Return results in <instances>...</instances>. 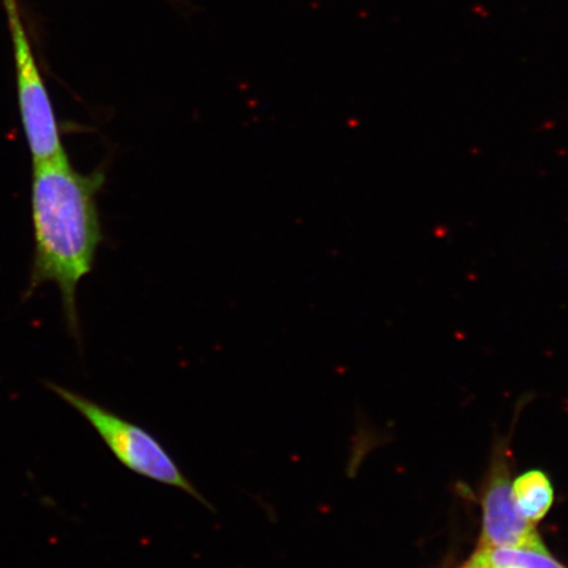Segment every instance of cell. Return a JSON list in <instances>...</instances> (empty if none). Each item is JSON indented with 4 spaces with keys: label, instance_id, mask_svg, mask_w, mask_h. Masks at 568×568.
<instances>
[{
    "label": "cell",
    "instance_id": "cell-4",
    "mask_svg": "<svg viewBox=\"0 0 568 568\" xmlns=\"http://www.w3.org/2000/svg\"><path fill=\"white\" fill-rule=\"evenodd\" d=\"M479 548L548 551L535 523L518 513L506 460H497L489 474L483 500V532Z\"/></svg>",
    "mask_w": 568,
    "mask_h": 568
},
{
    "label": "cell",
    "instance_id": "cell-3",
    "mask_svg": "<svg viewBox=\"0 0 568 568\" xmlns=\"http://www.w3.org/2000/svg\"><path fill=\"white\" fill-rule=\"evenodd\" d=\"M9 23L13 61H16L17 91L21 125L30 148L33 165L65 155L60 125L38 60L31 45L18 0H3Z\"/></svg>",
    "mask_w": 568,
    "mask_h": 568
},
{
    "label": "cell",
    "instance_id": "cell-1",
    "mask_svg": "<svg viewBox=\"0 0 568 568\" xmlns=\"http://www.w3.org/2000/svg\"><path fill=\"white\" fill-rule=\"evenodd\" d=\"M104 182V169L82 174L71 166L68 154L33 165L34 257L28 296L41 284L54 283L77 338V290L91 273L103 241L97 196Z\"/></svg>",
    "mask_w": 568,
    "mask_h": 568
},
{
    "label": "cell",
    "instance_id": "cell-2",
    "mask_svg": "<svg viewBox=\"0 0 568 568\" xmlns=\"http://www.w3.org/2000/svg\"><path fill=\"white\" fill-rule=\"evenodd\" d=\"M48 388L87 418L113 456L128 470L161 485L181 489L204 507L212 509L210 501L183 474L165 446L151 432L67 387L48 383Z\"/></svg>",
    "mask_w": 568,
    "mask_h": 568
},
{
    "label": "cell",
    "instance_id": "cell-7",
    "mask_svg": "<svg viewBox=\"0 0 568 568\" xmlns=\"http://www.w3.org/2000/svg\"><path fill=\"white\" fill-rule=\"evenodd\" d=\"M465 568H491V567L479 566V565H474V564H471V562H467V565L465 566Z\"/></svg>",
    "mask_w": 568,
    "mask_h": 568
},
{
    "label": "cell",
    "instance_id": "cell-6",
    "mask_svg": "<svg viewBox=\"0 0 568 568\" xmlns=\"http://www.w3.org/2000/svg\"><path fill=\"white\" fill-rule=\"evenodd\" d=\"M468 562L491 568H566L549 551L506 548H479Z\"/></svg>",
    "mask_w": 568,
    "mask_h": 568
},
{
    "label": "cell",
    "instance_id": "cell-5",
    "mask_svg": "<svg viewBox=\"0 0 568 568\" xmlns=\"http://www.w3.org/2000/svg\"><path fill=\"white\" fill-rule=\"evenodd\" d=\"M513 496L518 509L531 523L542 520L554 503V489L546 474L539 470L525 473L513 485Z\"/></svg>",
    "mask_w": 568,
    "mask_h": 568
}]
</instances>
